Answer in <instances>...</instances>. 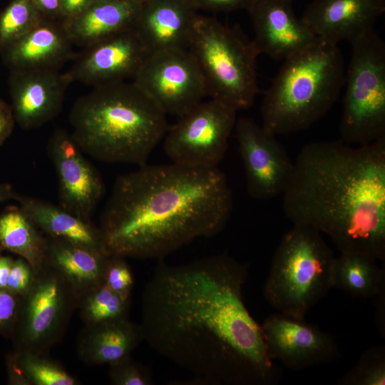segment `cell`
<instances>
[{
	"label": "cell",
	"instance_id": "obj_1",
	"mask_svg": "<svg viewBox=\"0 0 385 385\" xmlns=\"http://www.w3.org/2000/svg\"><path fill=\"white\" fill-rule=\"evenodd\" d=\"M247 275L226 254L178 265L160 260L143 294L144 339L197 384H274L278 372L244 302Z\"/></svg>",
	"mask_w": 385,
	"mask_h": 385
},
{
	"label": "cell",
	"instance_id": "obj_2",
	"mask_svg": "<svg viewBox=\"0 0 385 385\" xmlns=\"http://www.w3.org/2000/svg\"><path fill=\"white\" fill-rule=\"evenodd\" d=\"M232 192L217 167L145 164L119 176L101 215L109 255L163 260L227 225Z\"/></svg>",
	"mask_w": 385,
	"mask_h": 385
},
{
	"label": "cell",
	"instance_id": "obj_3",
	"mask_svg": "<svg viewBox=\"0 0 385 385\" xmlns=\"http://www.w3.org/2000/svg\"><path fill=\"white\" fill-rule=\"evenodd\" d=\"M286 217L327 235L342 252L385 258V137L353 146L305 145L282 193Z\"/></svg>",
	"mask_w": 385,
	"mask_h": 385
},
{
	"label": "cell",
	"instance_id": "obj_4",
	"mask_svg": "<svg viewBox=\"0 0 385 385\" xmlns=\"http://www.w3.org/2000/svg\"><path fill=\"white\" fill-rule=\"evenodd\" d=\"M71 135L85 154L141 166L165 136L166 114L132 81L94 86L69 113Z\"/></svg>",
	"mask_w": 385,
	"mask_h": 385
},
{
	"label": "cell",
	"instance_id": "obj_5",
	"mask_svg": "<svg viewBox=\"0 0 385 385\" xmlns=\"http://www.w3.org/2000/svg\"><path fill=\"white\" fill-rule=\"evenodd\" d=\"M345 75L337 44L319 39L284 59L265 94L262 126L274 135L309 128L337 101Z\"/></svg>",
	"mask_w": 385,
	"mask_h": 385
},
{
	"label": "cell",
	"instance_id": "obj_6",
	"mask_svg": "<svg viewBox=\"0 0 385 385\" xmlns=\"http://www.w3.org/2000/svg\"><path fill=\"white\" fill-rule=\"evenodd\" d=\"M293 225L273 255L263 294L279 313L304 319L332 288L335 256L319 231Z\"/></svg>",
	"mask_w": 385,
	"mask_h": 385
},
{
	"label": "cell",
	"instance_id": "obj_7",
	"mask_svg": "<svg viewBox=\"0 0 385 385\" xmlns=\"http://www.w3.org/2000/svg\"><path fill=\"white\" fill-rule=\"evenodd\" d=\"M188 50L200 68L210 98L237 111L252 106L258 93L256 60L260 53L238 26L197 14Z\"/></svg>",
	"mask_w": 385,
	"mask_h": 385
},
{
	"label": "cell",
	"instance_id": "obj_8",
	"mask_svg": "<svg viewBox=\"0 0 385 385\" xmlns=\"http://www.w3.org/2000/svg\"><path fill=\"white\" fill-rule=\"evenodd\" d=\"M350 43L339 130L344 143L364 145L385 137V44L374 29Z\"/></svg>",
	"mask_w": 385,
	"mask_h": 385
},
{
	"label": "cell",
	"instance_id": "obj_9",
	"mask_svg": "<svg viewBox=\"0 0 385 385\" xmlns=\"http://www.w3.org/2000/svg\"><path fill=\"white\" fill-rule=\"evenodd\" d=\"M237 111L210 98L201 102L167 129L164 150L173 163L216 168L226 153Z\"/></svg>",
	"mask_w": 385,
	"mask_h": 385
},
{
	"label": "cell",
	"instance_id": "obj_10",
	"mask_svg": "<svg viewBox=\"0 0 385 385\" xmlns=\"http://www.w3.org/2000/svg\"><path fill=\"white\" fill-rule=\"evenodd\" d=\"M132 81L166 115L181 117L207 96L200 68L188 49L150 53Z\"/></svg>",
	"mask_w": 385,
	"mask_h": 385
},
{
	"label": "cell",
	"instance_id": "obj_11",
	"mask_svg": "<svg viewBox=\"0 0 385 385\" xmlns=\"http://www.w3.org/2000/svg\"><path fill=\"white\" fill-rule=\"evenodd\" d=\"M235 128L249 195L267 200L282 195L294 168L284 146L252 118L236 120Z\"/></svg>",
	"mask_w": 385,
	"mask_h": 385
},
{
	"label": "cell",
	"instance_id": "obj_12",
	"mask_svg": "<svg viewBox=\"0 0 385 385\" xmlns=\"http://www.w3.org/2000/svg\"><path fill=\"white\" fill-rule=\"evenodd\" d=\"M47 150L57 174L58 205L88 221L104 194L101 175L64 129L53 131Z\"/></svg>",
	"mask_w": 385,
	"mask_h": 385
},
{
	"label": "cell",
	"instance_id": "obj_13",
	"mask_svg": "<svg viewBox=\"0 0 385 385\" xmlns=\"http://www.w3.org/2000/svg\"><path fill=\"white\" fill-rule=\"evenodd\" d=\"M149 53L130 28L83 48L64 73L71 83L93 87L127 81L133 79Z\"/></svg>",
	"mask_w": 385,
	"mask_h": 385
},
{
	"label": "cell",
	"instance_id": "obj_14",
	"mask_svg": "<svg viewBox=\"0 0 385 385\" xmlns=\"http://www.w3.org/2000/svg\"><path fill=\"white\" fill-rule=\"evenodd\" d=\"M266 352L292 369H303L331 361L339 354L334 337L317 326L277 313L260 325Z\"/></svg>",
	"mask_w": 385,
	"mask_h": 385
},
{
	"label": "cell",
	"instance_id": "obj_15",
	"mask_svg": "<svg viewBox=\"0 0 385 385\" xmlns=\"http://www.w3.org/2000/svg\"><path fill=\"white\" fill-rule=\"evenodd\" d=\"M69 84L60 71H9L8 87L15 121L29 130L56 118L62 109Z\"/></svg>",
	"mask_w": 385,
	"mask_h": 385
},
{
	"label": "cell",
	"instance_id": "obj_16",
	"mask_svg": "<svg viewBox=\"0 0 385 385\" xmlns=\"http://www.w3.org/2000/svg\"><path fill=\"white\" fill-rule=\"evenodd\" d=\"M291 0H255L247 9L260 53L275 60L286 59L318 38L296 16Z\"/></svg>",
	"mask_w": 385,
	"mask_h": 385
},
{
	"label": "cell",
	"instance_id": "obj_17",
	"mask_svg": "<svg viewBox=\"0 0 385 385\" xmlns=\"http://www.w3.org/2000/svg\"><path fill=\"white\" fill-rule=\"evenodd\" d=\"M384 11V0H314L301 19L318 39L337 44L374 29Z\"/></svg>",
	"mask_w": 385,
	"mask_h": 385
},
{
	"label": "cell",
	"instance_id": "obj_18",
	"mask_svg": "<svg viewBox=\"0 0 385 385\" xmlns=\"http://www.w3.org/2000/svg\"><path fill=\"white\" fill-rule=\"evenodd\" d=\"M197 15L191 0H142L133 29L150 53L188 49Z\"/></svg>",
	"mask_w": 385,
	"mask_h": 385
},
{
	"label": "cell",
	"instance_id": "obj_19",
	"mask_svg": "<svg viewBox=\"0 0 385 385\" xmlns=\"http://www.w3.org/2000/svg\"><path fill=\"white\" fill-rule=\"evenodd\" d=\"M63 20L43 17L21 38L0 53L9 71L60 69L76 53Z\"/></svg>",
	"mask_w": 385,
	"mask_h": 385
},
{
	"label": "cell",
	"instance_id": "obj_20",
	"mask_svg": "<svg viewBox=\"0 0 385 385\" xmlns=\"http://www.w3.org/2000/svg\"><path fill=\"white\" fill-rule=\"evenodd\" d=\"M139 3L95 0L83 11L62 22L73 46L84 48L133 28Z\"/></svg>",
	"mask_w": 385,
	"mask_h": 385
},
{
	"label": "cell",
	"instance_id": "obj_21",
	"mask_svg": "<svg viewBox=\"0 0 385 385\" xmlns=\"http://www.w3.org/2000/svg\"><path fill=\"white\" fill-rule=\"evenodd\" d=\"M16 200L34 225L51 235L78 246L106 252L101 231H97L88 220L38 198L18 195Z\"/></svg>",
	"mask_w": 385,
	"mask_h": 385
},
{
	"label": "cell",
	"instance_id": "obj_22",
	"mask_svg": "<svg viewBox=\"0 0 385 385\" xmlns=\"http://www.w3.org/2000/svg\"><path fill=\"white\" fill-rule=\"evenodd\" d=\"M375 258L359 252H342L335 257L332 288L354 297H376L385 291V272Z\"/></svg>",
	"mask_w": 385,
	"mask_h": 385
},
{
	"label": "cell",
	"instance_id": "obj_23",
	"mask_svg": "<svg viewBox=\"0 0 385 385\" xmlns=\"http://www.w3.org/2000/svg\"><path fill=\"white\" fill-rule=\"evenodd\" d=\"M0 243L34 265L43 252L34 223L20 207L9 208L0 215Z\"/></svg>",
	"mask_w": 385,
	"mask_h": 385
},
{
	"label": "cell",
	"instance_id": "obj_24",
	"mask_svg": "<svg viewBox=\"0 0 385 385\" xmlns=\"http://www.w3.org/2000/svg\"><path fill=\"white\" fill-rule=\"evenodd\" d=\"M93 342V357L99 363L114 364L126 356L144 339L141 326L136 327L123 318L103 323Z\"/></svg>",
	"mask_w": 385,
	"mask_h": 385
},
{
	"label": "cell",
	"instance_id": "obj_25",
	"mask_svg": "<svg viewBox=\"0 0 385 385\" xmlns=\"http://www.w3.org/2000/svg\"><path fill=\"white\" fill-rule=\"evenodd\" d=\"M51 255L71 277L80 282H95L101 277L109 255L61 240L52 245Z\"/></svg>",
	"mask_w": 385,
	"mask_h": 385
},
{
	"label": "cell",
	"instance_id": "obj_26",
	"mask_svg": "<svg viewBox=\"0 0 385 385\" xmlns=\"http://www.w3.org/2000/svg\"><path fill=\"white\" fill-rule=\"evenodd\" d=\"M43 17L30 0H11L0 12V53L29 32Z\"/></svg>",
	"mask_w": 385,
	"mask_h": 385
},
{
	"label": "cell",
	"instance_id": "obj_27",
	"mask_svg": "<svg viewBox=\"0 0 385 385\" xmlns=\"http://www.w3.org/2000/svg\"><path fill=\"white\" fill-rule=\"evenodd\" d=\"M60 299V289L55 280H48L36 289L28 310L31 339H38L50 329L59 309Z\"/></svg>",
	"mask_w": 385,
	"mask_h": 385
},
{
	"label": "cell",
	"instance_id": "obj_28",
	"mask_svg": "<svg viewBox=\"0 0 385 385\" xmlns=\"http://www.w3.org/2000/svg\"><path fill=\"white\" fill-rule=\"evenodd\" d=\"M341 385H384L385 347L369 348L338 381Z\"/></svg>",
	"mask_w": 385,
	"mask_h": 385
},
{
	"label": "cell",
	"instance_id": "obj_29",
	"mask_svg": "<svg viewBox=\"0 0 385 385\" xmlns=\"http://www.w3.org/2000/svg\"><path fill=\"white\" fill-rule=\"evenodd\" d=\"M127 302L128 297L104 284L91 297L88 312L93 321L104 323L123 318Z\"/></svg>",
	"mask_w": 385,
	"mask_h": 385
},
{
	"label": "cell",
	"instance_id": "obj_30",
	"mask_svg": "<svg viewBox=\"0 0 385 385\" xmlns=\"http://www.w3.org/2000/svg\"><path fill=\"white\" fill-rule=\"evenodd\" d=\"M122 256L109 255L105 265V284L115 292L128 297L133 279Z\"/></svg>",
	"mask_w": 385,
	"mask_h": 385
},
{
	"label": "cell",
	"instance_id": "obj_31",
	"mask_svg": "<svg viewBox=\"0 0 385 385\" xmlns=\"http://www.w3.org/2000/svg\"><path fill=\"white\" fill-rule=\"evenodd\" d=\"M26 370L38 385H73L74 380L62 369L36 359H28Z\"/></svg>",
	"mask_w": 385,
	"mask_h": 385
},
{
	"label": "cell",
	"instance_id": "obj_32",
	"mask_svg": "<svg viewBox=\"0 0 385 385\" xmlns=\"http://www.w3.org/2000/svg\"><path fill=\"white\" fill-rule=\"evenodd\" d=\"M128 356L112 364V380L121 385H152L153 380L150 371L141 365H137L128 359Z\"/></svg>",
	"mask_w": 385,
	"mask_h": 385
},
{
	"label": "cell",
	"instance_id": "obj_33",
	"mask_svg": "<svg viewBox=\"0 0 385 385\" xmlns=\"http://www.w3.org/2000/svg\"><path fill=\"white\" fill-rule=\"evenodd\" d=\"M255 0H191L197 10L212 12H228L239 9H247Z\"/></svg>",
	"mask_w": 385,
	"mask_h": 385
},
{
	"label": "cell",
	"instance_id": "obj_34",
	"mask_svg": "<svg viewBox=\"0 0 385 385\" xmlns=\"http://www.w3.org/2000/svg\"><path fill=\"white\" fill-rule=\"evenodd\" d=\"M30 270L27 265L21 260L12 264L6 282V287L11 290L21 291L29 284Z\"/></svg>",
	"mask_w": 385,
	"mask_h": 385
},
{
	"label": "cell",
	"instance_id": "obj_35",
	"mask_svg": "<svg viewBox=\"0 0 385 385\" xmlns=\"http://www.w3.org/2000/svg\"><path fill=\"white\" fill-rule=\"evenodd\" d=\"M15 122L11 106L0 99V145L11 134Z\"/></svg>",
	"mask_w": 385,
	"mask_h": 385
},
{
	"label": "cell",
	"instance_id": "obj_36",
	"mask_svg": "<svg viewBox=\"0 0 385 385\" xmlns=\"http://www.w3.org/2000/svg\"><path fill=\"white\" fill-rule=\"evenodd\" d=\"M41 14L49 19L63 20L61 0H30Z\"/></svg>",
	"mask_w": 385,
	"mask_h": 385
},
{
	"label": "cell",
	"instance_id": "obj_37",
	"mask_svg": "<svg viewBox=\"0 0 385 385\" xmlns=\"http://www.w3.org/2000/svg\"><path fill=\"white\" fill-rule=\"evenodd\" d=\"M95 0H61L63 19L71 18L83 11Z\"/></svg>",
	"mask_w": 385,
	"mask_h": 385
},
{
	"label": "cell",
	"instance_id": "obj_38",
	"mask_svg": "<svg viewBox=\"0 0 385 385\" xmlns=\"http://www.w3.org/2000/svg\"><path fill=\"white\" fill-rule=\"evenodd\" d=\"M14 309V299L9 294L0 291V324L11 317Z\"/></svg>",
	"mask_w": 385,
	"mask_h": 385
},
{
	"label": "cell",
	"instance_id": "obj_39",
	"mask_svg": "<svg viewBox=\"0 0 385 385\" xmlns=\"http://www.w3.org/2000/svg\"><path fill=\"white\" fill-rule=\"evenodd\" d=\"M12 265L11 259L8 257H0V287H6L9 273Z\"/></svg>",
	"mask_w": 385,
	"mask_h": 385
},
{
	"label": "cell",
	"instance_id": "obj_40",
	"mask_svg": "<svg viewBox=\"0 0 385 385\" xmlns=\"http://www.w3.org/2000/svg\"><path fill=\"white\" fill-rule=\"evenodd\" d=\"M17 195L11 185L0 183V205L10 199H16Z\"/></svg>",
	"mask_w": 385,
	"mask_h": 385
},
{
	"label": "cell",
	"instance_id": "obj_41",
	"mask_svg": "<svg viewBox=\"0 0 385 385\" xmlns=\"http://www.w3.org/2000/svg\"><path fill=\"white\" fill-rule=\"evenodd\" d=\"M125 1H133V2H140L142 0H125Z\"/></svg>",
	"mask_w": 385,
	"mask_h": 385
},
{
	"label": "cell",
	"instance_id": "obj_42",
	"mask_svg": "<svg viewBox=\"0 0 385 385\" xmlns=\"http://www.w3.org/2000/svg\"><path fill=\"white\" fill-rule=\"evenodd\" d=\"M291 1H293V0H291Z\"/></svg>",
	"mask_w": 385,
	"mask_h": 385
}]
</instances>
